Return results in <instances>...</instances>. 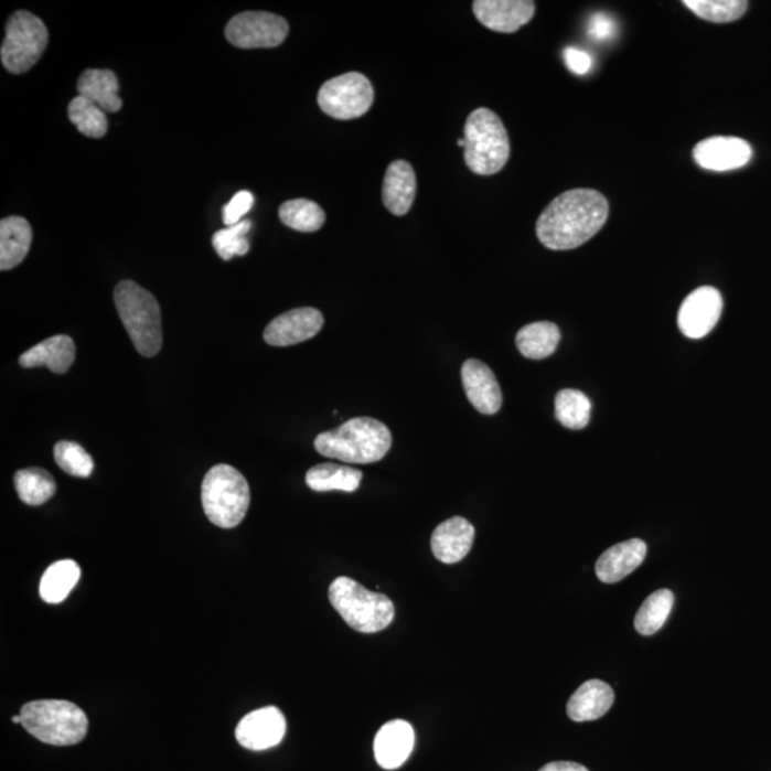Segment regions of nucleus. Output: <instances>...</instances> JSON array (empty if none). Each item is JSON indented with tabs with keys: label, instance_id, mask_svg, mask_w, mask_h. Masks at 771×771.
<instances>
[{
	"label": "nucleus",
	"instance_id": "nucleus-1",
	"mask_svg": "<svg viewBox=\"0 0 771 771\" xmlns=\"http://www.w3.org/2000/svg\"><path fill=\"white\" fill-rule=\"evenodd\" d=\"M608 199L593 189H571L543 211L536 223L537 237L550 250L576 249L604 226Z\"/></svg>",
	"mask_w": 771,
	"mask_h": 771
},
{
	"label": "nucleus",
	"instance_id": "nucleus-2",
	"mask_svg": "<svg viewBox=\"0 0 771 771\" xmlns=\"http://www.w3.org/2000/svg\"><path fill=\"white\" fill-rule=\"evenodd\" d=\"M390 448V430L372 417H355L314 439V449L324 458L353 464L381 462Z\"/></svg>",
	"mask_w": 771,
	"mask_h": 771
},
{
	"label": "nucleus",
	"instance_id": "nucleus-3",
	"mask_svg": "<svg viewBox=\"0 0 771 771\" xmlns=\"http://www.w3.org/2000/svg\"><path fill=\"white\" fill-rule=\"evenodd\" d=\"M114 298L136 351L142 356H157L163 343L162 313L158 300L132 280H124L116 286Z\"/></svg>",
	"mask_w": 771,
	"mask_h": 771
},
{
	"label": "nucleus",
	"instance_id": "nucleus-4",
	"mask_svg": "<svg viewBox=\"0 0 771 771\" xmlns=\"http://www.w3.org/2000/svg\"><path fill=\"white\" fill-rule=\"evenodd\" d=\"M511 157V140L506 128L494 111L479 108L464 125V162L479 176H492L506 167Z\"/></svg>",
	"mask_w": 771,
	"mask_h": 771
},
{
	"label": "nucleus",
	"instance_id": "nucleus-5",
	"mask_svg": "<svg viewBox=\"0 0 771 771\" xmlns=\"http://www.w3.org/2000/svg\"><path fill=\"white\" fill-rule=\"evenodd\" d=\"M23 729L42 743L74 746L87 735L85 711L66 700H38L26 703L21 710Z\"/></svg>",
	"mask_w": 771,
	"mask_h": 771
},
{
	"label": "nucleus",
	"instance_id": "nucleus-6",
	"mask_svg": "<svg viewBox=\"0 0 771 771\" xmlns=\"http://www.w3.org/2000/svg\"><path fill=\"white\" fill-rule=\"evenodd\" d=\"M202 504L213 525L222 528L239 526L249 511V484L239 470L229 464H217L203 479Z\"/></svg>",
	"mask_w": 771,
	"mask_h": 771
},
{
	"label": "nucleus",
	"instance_id": "nucleus-7",
	"mask_svg": "<svg viewBox=\"0 0 771 771\" xmlns=\"http://www.w3.org/2000/svg\"><path fill=\"white\" fill-rule=\"evenodd\" d=\"M329 599L344 622L361 633L382 632L395 619V604L387 596L363 588L351 577H338Z\"/></svg>",
	"mask_w": 771,
	"mask_h": 771
},
{
	"label": "nucleus",
	"instance_id": "nucleus-8",
	"mask_svg": "<svg viewBox=\"0 0 771 771\" xmlns=\"http://www.w3.org/2000/svg\"><path fill=\"white\" fill-rule=\"evenodd\" d=\"M50 33L41 19L31 12H14L9 18L0 51L4 69L13 75L25 74L41 60Z\"/></svg>",
	"mask_w": 771,
	"mask_h": 771
},
{
	"label": "nucleus",
	"instance_id": "nucleus-9",
	"mask_svg": "<svg viewBox=\"0 0 771 771\" xmlns=\"http://www.w3.org/2000/svg\"><path fill=\"white\" fill-rule=\"evenodd\" d=\"M375 101L371 81L358 72H349L324 82L318 104L324 114L338 120H352L367 114Z\"/></svg>",
	"mask_w": 771,
	"mask_h": 771
},
{
	"label": "nucleus",
	"instance_id": "nucleus-10",
	"mask_svg": "<svg viewBox=\"0 0 771 771\" xmlns=\"http://www.w3.org/2000/svg\"><path fill=\"white\" fill-rule=\"evenodd\" d=\"M289 25L282 17L269 12L236 14L227 23L225 35L231 45L240 50H260L282 45Z\"/></svg>",
	"mask_w": 771,
	"mask_h": 771
},
{
	"label": "nucleus",
	"instance_id": "nucleus-11",
	"mask_svg": "<svg viewBox=\"0 0 771 771\" xmlns=\"http://www.w3.org/2000/svg\"><path fill=\"white\" fill-rule=\"evenodd\" d=\"M721 310L722 298L719 290L711 286H703L683 300L678 310V329L688 339L705 338L719 322Z\"/></svg>",
	"mask_w": 771,
	"mask_h": 771
},
{
	"label": "nucleus",
	"instance_id": "nucleus-12",
	"mask_svg": "<svg viewBox=\"0 0 771 771\" xmlns=\"http://www.w3.org/2000/svg\"><path fill=\"white\" fill-rule=\"evenodd\" d=\"M693 158L706 171L729 172L745 168L753 158V149L749 142L735 136H713L696 144Z\"/></svg>",
	"mask_w": 771,
	"mask_h": 771
},
{
	"label": "nucleus",
	"instance_id": "nucleus-13",
	"mask_svg": "<svg viewBox=\"0 0 771 771\" xmlns=\"http://www.w3.org/2000/svg\"><path fill=\"white\" fill-rule=\"evenodd\" d=\"M324 318L314 308L289 310L271 320L266 328L264 338L270 346L286 347L309 341L322 331Z\"/></svg>",
	"mask_w": 771,
	"mask_h": 771
},
{
	"label": "nucleus",
	"instance_id": "nucleus-14",
	"mask_svg": "<svg viewBox=\"0 0 771 771\" xmlns=\"http://www.w3.org/2000/svg\"><path fill=\"white\" fill-rule=\"evenodd\" d=\"M286 733V719L278 707L269 706L246 715L236 727V739L251 751L278 746Z\"/></svg>",
	"mask_w": 771,
	"mask_h": 771
},
{
	"label": "nucleus",
	"instance_id": "nucleus-15",
	"mask_svg": "<svg viewBox=\"0 0 771 771\" xmlns=\"http://www.w3.org/2000/svg\"><path fill=\"white\" fill-rule=\"evenodd\" d=\"M536 3L531 0H476L473 13L490 31L513 33L535 17Z\"/></svg>",
	"mask_w": 771,
	"mask_h": 771
},
{
	"label": "nucleus",
	"instance_id": "nucleus-16",
	"mask_svg": "<svg viewBox=\"0 0 771 771\" xmlns=\"http://www.w3.org/2000/svg\"><path fill=\"white\" fill-rule=\"evenodd\" d=\"M462 382L465 395L474 409L483 415H494L501 410L503 396L501 386L492 368L478 358H469L462 366Z\"/></svg>",
	"mask_w": 771,
	"mask_h": 771
},
{
	"label": "nucleus",
	"instance_id": "nucleus-17",
	"mask_svg": "<svg viewBox=\"0 0 771 771\" xmlns=\"http://www.w3.org/2000/svg\"><path fill=\"white\" fill-rule=\"evenodd\" d=\"M415 747V730L410 722L392 720L382 726L375 739V758L381 768L396 770L410 758Z\"/></svg>",
	"mask_w": 771,
	"mask_h": 771
},
{
	"label": "nucleus",
	"instance_id": "nucleus-18",
	"mask_svg": "<svg viewBox=\"0 0 771 771\" xmlns=\"http://www.w3.org/2000/svg\"><path fill=\"white\" fill-rule=\"evenodd\" d=\"M474 527L463 517H452L441 523L431 536V550L441 564L453 565L463 560L472 549Z\"/></svg>",
	"mask_w": 771,
	"mask_h": 771
},
{
	"label": "nucleus",
	"instance_id": "nucleus-19",
	"mask_svg": "<svg viewBox=\"0 0 771 771\" xmlns=\"http://www.w3.org/2000/svg\"><path fill=\"white\" fill-rule=\"evenodd\" d=\"M646 543L632 539L610 547L596 564V575L603 583H618L633 574L646 557Z\"/></svg>",
	"mask_w": 771,
	"mask_h": 771
},
{
	"label": "nucleus",
	"instance_id": "nucleus-20",
	"mask_svg": "<svg viewBox=\"0 0 771 771\" xmlns=\"http://www.w3.org/2000/svg\"><path fill=\"white\" fill-rule=\"evenodd\" d=\"M416 189V174L411 164L405 160H396L387 168L383 181V205L393 215L404 216L414 205Z\"/></svg>",
	"mask_w": 771,
	"mask_h": 771
},
{
	"label": "nucleus",
	"instance_id": "nucleus-21",
	"mask_svg": "<svg viewBox=\"0 0 771 771\" xmlns=\"http://www.w3.org/2000/svg\"><path fill=\"white\" fill-rule=\"evenodd\" d=\"M75 357V342L65 334H57L29 349L19 357V363L26 368L45 366L53 373L63 375L74 365Z\"/></svg>",
	"mask_w": 771,
	"mask_h": 771
},
{
	"label": "nucleus",
	"instance_id": "nucleus-22",
	"mask_svg": "<svg viewBox=\"0 0 771 771\" xmlns=\"http://www.w3.org/2000/svg\"><path fill=\"white\" fill-rule=\"evenodd\" d=\"M614 703L613 688L601 681L583 683L567 703V716L577 722L600 719Z\"/></svg>",
	"mask_w": 771,
	"mask_h": 771
},
{
	"label": "nucleus",
	"instance_id": "nucleus-23",
	"mask_svg": "<svg viewBox=\"0 0 771 771\" xmlns=\"http://www.w3.org/2000/svg\"><path fill=\"white\" fill-rule=\"evenodd\" d=\"M32 245V227L21 216L4 217L0 222V270L17 268L25 259Z\"/></svg>",
	"mask_w": 771,
	"mask_h": 771
},
{
	"label": "nucleus",
	"instance_id": "nucleus-24",
	"mask_svg": "<svg viewBox=\"0 0 771 771\" xmlns=\"http://www.w3.org/2000/svg\"><path fill=\"white\" fill-rule=\"evenodd\" d=\"M77 92L79 96L94 101L105 114H115L122 109L118 77L111 71H85L77 82Z\"/></svg>",
	"mask_w": 771,
	"mask_h": 771
},
{
	"label": "nucleus",
	"instance_id": "nucleus-25",
	"mask_svg": "<svg viewBox=\"0 0 771 771\" xmlns=\"http://www.w3.org/2000/svg\"><path fill=\"white\" fill-rule=\"evenodd\" d=\"M363 473L351 465L322 463L314 465L307 474L308 486L314 492H356L361 488Z\"/></svg>",
	"mask_w": 771,
	"mask_h": 771
},
{
	"label": "nucleus",
	"instance_id": "nucleus-26",
	"mask_svg": "<svg viewBox=\"0 0 771 771\" xmlns=\"http://www.w3.org/2000/svg\"><path fill=\"white\" fill-rule=\"evenodd\" d=\"M560 343V331L555 323L536 322L522 328L516 336L518 352L532 361L553 355Z\"/></svg>",
	"mask_w": 771,
	"mask_h": 771
},
{
	"label": "nucleus",
	"instance_id": "nucleus-27",
	"mask_svg": "<svg viewBox=\"0 0 771 771\" xmlns=\"http://www.w3.org/2000/svg\"><path fill=\"white\" fill-rule=\"evenodd\" d=\"M81 579V567L74 560L56 561L47 567L39 585V593L50 604L62 603L76 588Z\"/></svg>",
	"mask_w": 771,
	"mask_h": 771
},
{
	"label": "nucleus",
	"instance_id": "nucleus-28",
	"mask_svg": "<svg viewBox=\"0 0 771 771\" xmlns=\"http://www.w3.org/2000/svg\"><path fill=\"white\" fill-rule=\"evenodd\" d=\"M14 489L18 496L29 506H41L56 492L55 479L41 468L22 469L14 474Z\"/></svg>",
	"mask_w": 771,
	"mask_h": 771
},
{
	"label": "nucleus",
	"instance_id": "nucleus-29",
	"mask_svg": "<svg viewBox=\"0 0 771 771\" xmlns=\"http://www.w3.org/2000/svg\"><path fill=\"white\" fill-rule=\"evenodd\" d=\"M279 217L290 229L303 233L317 232L326 222V213L323 208L309 199H293L285 202L279 207Z\"/></svg>",
	"mask_w": 771,
	"mask_h": 771
},
{
	"label": "nucleus",
	"instance_id": "nucleus-30",
	"mask_svg": "<svg viewBox=\"0 0 771 771\" xmlns=\"http://www.w3.org/2000/svg\"><path fill=\"white\" fill-rule=\"evenodd\" d=\"M674 596L671 590L662 589L650 595L642 608L639 609L634 628L643 636H652L657 633L671 615Z\"/></svg>",
	"mask_w": 771,
	"mask_h": 771
},
{
	"label": "nucleus",
	"instance_id": "nucleus-31",
	"mask_svg": "<svg viewBox=\"0 0 771 771\" xmlns=\"http://www.w3.org/2000/svg\"><path fill=\"white\" fill-rule=\"evenodd\" d=\"M556 419L567 429L581 430L589 425L591 404L589 397L579 390L564 389L555 400Z\"/></svg>",
	"mask_w": 771,
	"mask_h": 771
},
{
	"label": "nucleus",
	"instance_id": "nucleus-32",
	"mask_svg": "<svg viewBox=\"0 0 771 771\" xmlns=\"http://www.w3.org/2000/svg\"><path fill=\"white\" fill-rule=\"evenodd\" d=\"M67 115H69L71 122L87 138H104L108 132V116L99 106L87 100L84 96H76L71 101Z\"/></svg>",
	"mask_w": 771,
	"mask_h": 771
},
{
	"label": "nucleus",
	"instance_id": "nucleus-33",
	"mask_svg": "<svg viewBox=\"0 0 771 771\" xmlns=\"http://www.w3.org/2000/svg\"><path fill=\"white\" fill-rule=\"evenodd\" d=\"M683 4L703 21L713 23L735 22L749 7L746 0H685Z\"/></svg>",
	"mask_w": 771,
	"mask_h": 771
},
{
	"label": "nucleus",
	"instance_id": "nucleus-34",
	"mask_svg": "<svg viewBox=\"0 0 771 771\" xmlns=\"http://www.w3.org/2000/svg\"><path fill=\"white\" fill-rule=\"evenodd\" d=\"M55 460L63 472L75 478H89L95 463L90 454L75 441L62 440L55 446Z\"/></svg>",
	"mask_w": 771,
	"mask_h": 771
},
{
	"label": "nucleus",
	"instance_id": "nucleus-35",
	"mask_svg": "<svg viewBox=\"0 0 771 771\" xmlns=\"http://www.w3.org/2000/svg\"><path fill=\"white\" fill-rule=\"evenodd\" d=\"M250 227V221H242L235 226L217 231L212 237V245L217 255L223 260H231L235 256H245L250 249L249 240H247Z\"/></svg>",
	"mask_w": 771,
	"mask_h": 771
},
{
	"label": "nucleus",
	"instance_id": "nucleus-36",
	"mask_svg": "<svg viewBox=\"0 0 771 771\" xmlns=\"http://www.w3.org/2000/svg\"><path fill=\"white\" fill-rule=\"evenodd\" d=\"M255 197L250 192L242 191L237 192L232 201L222 208L223 223L227 227L235 226L237 223L242 222V217L250 212L254 207Z\"/></svg>",
	"mask_w": 771,
	"mask_h": 771
},
{
	"label": "nucleus",
	"instance_id": "nucleus-37",
	"mask_svg": "<svg viewBox=\"0 0 771 771\" xmlns=\"http://www.w3.org/2000/svg\"><path fill=\"white\" fill-rule=\"evenodd\" d=\"M588 32L596 42L610 41L618 32V23L609 14L596 13L590 18Z\"/></svg>",
	"mask_w": 771,
	"mask_h": 771
},
{
	"label": "nucleus",
	"instance_id": "nucleus-38",
	"mask_svg": "<svg viewBox=\"0 0 771 771\" xmlns=\"http://www.w3.org/2000/svg\"><path fill=\"white\" fill-rule=\"evenodd\" d=\"M565 62L567 69L574 72L575 75L589 74L591 66H593V60H591L589 53L575 50V47H567L565 51Z\"/></svg>",
	"mask_w": 771,
	"mask_h": 771
},
{
	"label": "nucleus",
	"instance_id": "nucleus-39",
	"mask_svg": "<svg viewBox=\"0 0 771 771\" xmlns=\"http://www.w3.org/2000/svg\"><path fill=\"white\" fill-rule=\"evenodd\" d=\"M539 771H589L579 763L574 761H553V763L543 765Z\"/></svg>",
	"mask_w": 771,
	"mask_h": 771
},
{
	"label": "nucleus",
	"instance_id": "nucleus-40",
	"mask_svg": "<svg viewBox=\"0 0 771 771\" xmlns=\"http://www.w3.org/2000/svg\"><path fill=\"white\" fill-rule=\"evenodd\" d=\"M12 721L14 722V725H22L21 716H13Z\"/></svg>",
	"mask_w": 771,
	"mask_h": 771
},
{
	"label": "nucleus",
	"instance_id": "nucleus-41",
	"mask_svg": "<svg viewBox=\"0 0 771 771\" xmlns=\"http://www.w3.org/2000/svg\"><path fill=\"white\" fill-rule=\"evenodd\" d=\"M458 144H459L460 148H464V138H460V139L458 140Z\"/></svg>",
	"mask_w": 771,
	"mask_h": 771
}]
</instances>
